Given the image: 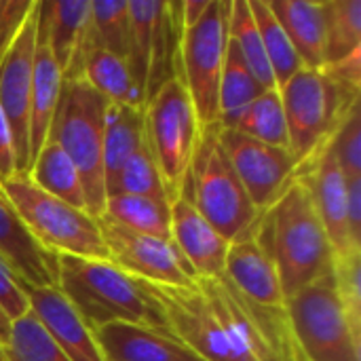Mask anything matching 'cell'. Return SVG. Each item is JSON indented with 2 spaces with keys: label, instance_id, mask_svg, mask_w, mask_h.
Listing matches in <instances>:
<instances>
[{
  "label": "cell",
  "instance_id": "21",
  "mask_svg": "<svg viewBox=\"0 0 361 361\" xmlns=\"http://www.w3.org/2000/svg\"><path fill=\"white\" fill-rule=\"evenodd\" d=\"M224 275L239 292H243L247 298L260 305L267 307L286 305V296L281 290L275 262L256 239L254 224L228 243Z\"/></svg>",
  "mask_w": 361,
  "mask_h": 361
},
{
  "label": "cell",
  "instance_id": "42",
  "mask_svg": "<svg viewBox=\"0 0 361 361\" xmlns=\"http://www.w3.org/2000/svg\"><path fill=\"white\" fill-rule=\"evenodd\" d=\"M347 222L351 241L361 247V176L347 178Z\"/></svg>",
  "mask_w": 361,
  "mask_h": 361
},
{
  "label": "cell",
  "instance_id": "44",
  "mask_svg": "<svg viewBox=\"0 0 361 361\" xmlns=\"http://www.w3.org/2000/svg\"><path fill=\"white\" fill-rule=\"evenodd\" d=\"M0 361H6V357H4V351H2V347H0Z\"/></svg>",
  "mask_w": 361,
  "mask_h": 361
},
{
  "label": "cell",
  "instance_id": "3",
  "mask_svg": "<svg viewBox=\"0 0 361 361\" xmlns=\"http://www.w3.org/2000/svg\"><path fill=\"white\" fill-rule=\"evenodd\" d=\"M108 104L82 78H63L49 140L74 163L85 188V209L95 220L104 216V127Z\"/></svg>",
  "mask_w": 361,
  "mask_h": 361
},
{
  "label": "cell",
  "instance_id": "31",
  "mask_svg": "<svg viewBox=\"0 0 361 361\" xmlns=\"http://www.w3.org/2000/svg\"><path fill=\"white\" fill-rule=\"evenodd\" d=\"M231 129L241 131L243 135H247L252 140H258L262 144L290 150L288 125H286V114H283V104H281L279 89L262 91L247 106V110L241 114V118Z\"/></svg>",
  "mask_w": 361,
  "mask_h": 361
},
{
  "label": "cell",
  "instance_id": "37",
  "mask_svg": "<svg viewBox=\"0 0 361 361\" xmlns=\"http://www.w3.org/2000/svg\"><path fill=\"white\" fill-rule=\"evenodd\" d=\"M332 277L351 332L361 341V250L334 256Z\"/></svg>",
  "mask_w": 361,
  "mask_h": 361
},
{
  "label": "cell",
  "instance_id": "20",
  "mask_svg": "<svg viewBox=\"0 0 361 361\" xmlns=\"http://www.w3.org/2000/svg\"><path fill=\"white\" fill-rule=\"evenodd\" d=\"M104 361H203L173 332L133 324H110L93 330Z\"/></svg>",
  "mask_w": 361,
  "mask_h": 361
},
{
  "label": "cell",
  "instance_id": "9",
  "mask_svg": "<svg viewBox=\"0 0 361 361\" xmlns=\"http://www.w3.org/2000/svg\"><path fill=\"white\" fill-rule=\"evenodd\" d=\"M286 313L307 361H361V341L351 332L332 273L286 298Z\"/></svg>",
  "mask_w": 361,
  "mask_h": 361
},
{
  "label": "cell",
  "instance_id": "4",
  "mask_svg": "<svg viewBox=\"0 0 361 361\" xmlns=\"http://www.w3.org/2000/svg\"><path fill=\"white\" fill-rule=\"evenodd\" d=\"M218 129L220 123L201 129V137L180 192H184L199 214L231 243L247 231L260 214L233 169Z\"/></svg>",
  "mask_w": 361,
  "mask_h": 361
},
{
  "label": "cell",
  "instance_id": "36",
  "mask_svg": "<svg viewBox=\"0 0 361 361\" xmlns=\"http://www.w3.org/2000/svg\"><path fill=\"white\" fill-rule=\"evenodd\" d=\"M127 36H129L127 0H91L93 44L125 59Z\"/></svg>",
  "mask_w": 361,
  "mask_h": 361
},
{
  "label": "cell",
  "instance_id": "13",
  "mask_svg": "<svg viewBox=\"0 0 361 361\" xmlns=\"http://www.w3.org/2000/svg\"><path fill=\"white\" fill-rule=\"evenodd\" d=\"M220 142L258 214L267 212L300 169V161L288 148L262 144L241 131L218 129Z\"/></svg>",
  "mask_w": 361,
  "mask_h": 361
},
{
  "label": "cell",
  "instance_id": "6",
  "mask_svg": "<svg viewBox=\"0 0 361 361\" xmlns=\"http://www.w3.org/2000/svg\"><path fill=\"white\" fill-rule=\"evenodd\" d=\"M2 188L32 237L44 250L55 256L108 260L99 222L85 209L42 192L25 173L4 180Z\"/></svg>",
  "mask_w": 361,
  "mask_h": 361
},
{
  "label": "cell",
  "instance_id": "23",
  "mask_svg": "<svg viewBox=\"0 0 361 361\" xmlns=\"http://www.w3.org/2000/svg\"><path fill=\"white\" fill-rule=\"evenodd\" d=\"M63 85V74L51 57L49 47L36 34V53L32 70V93H30V123H27V146H30V165L36 159L38 150L44 146L51 133L53 116L57 110L59 93ZM30 169V167H27Z\"/></svg>",
  "mask_w": 361,
  "mask_h": 361
},
{
  "label": "cell",
  "instance_id": "24",
  "mask_svg": "<svg viewBox=\"0 0 361 361\" xmlns=\"http://www.w3.org/2000/svg\"><path fill=\"white\" fill-rule=\"evenodd\" d=\"M146 144L144 110L108 104L104 127V186L112 184L121 167Z\"/></svg>",
  "mask_w": 361,
  "mask_h": 361
},
{
  "label": "cell",
  "instance_id": "41",
  "mask_svg": "<svg viewBox=\"0 0 361 361\" xmlns=\"http://www.w3.org/2000/svg\"><path fill=\"white\" fill-rule=\"evenodd\" d=\"M17 173V152L13 129L0 108V184Z\"/></svg>",
  "mask_w": 361,
  "mask_h": 361
},
{
  "label": "cell",
  "instance_id": "33",
  "mask_svg": "<svg viewBox=\"0 0 361 361\" xmlns=\"http://www.w3.org/2000/svg\"><path fill=\"white\" fill-rule=\"evenodd\" d=\"M357 51H361V0L326 2V66L338 63Z\"/></svg>",
  "mask_w": 361,
  "mask_h": 361
},
{
  "label": "cell",
  "instance_id": "26",
  "mask_svg": "<svg viewBox=\"0 0 361 361\" xmlns=\"http://www.w3.org/2000/svg\"><path fill=\"white\" fill-rule=\"evenodd\" d=\"M25 176L42 192L57 197L78 209H85V188L80 173L68 159V154L53 140L44 142Z\"/></svg>",
  "mask_w": 361,
  "mask_h": 361
},
{
  "label": "cell",
  "instance_id": "38",
  "mask_svg": "<svg viewBox=\"0 0 361 361\" xmlns=\"http://www.w3.org/2000/svg\"><path fill=\"white\" fill-rule=\"evenodd\" d=\"M343 173L347 178L361 176V112L360 102H355L343 121L338 123L336 131L328 140Z\"/></svg>",
  "mask_w": 361,
  "mask_h": 361
},
{
  "label": "cell",
  "instance_id": "17",
  "mask_svg": "<svg viewBox=\"0 0 361 361\" xmlns=\"http://www.w3.org/2000/svg\"><path fill=\"white\" fill-rule=\"evenodd\" d=\"M171 243L190 264L197 279L224 275L228 241L199 214L184 192L171 201Z\"/></svg>",
  "mask_w": 361,
  "mask_h": 361
},
{
  "label": "cell",
  "instance_id": "16",
  "mask_svg": "<svg viewBox=\"0 0 361 361\" xmlns=\"http://www.w3.org/2000/svg\"><path fill=\"white\" fill-rule=\"evenodd\" d=\"M36 34L49 47L63 78H78L85 51L91 44V2L38 0Z\"/></svg>",
  "mask_w": 361,
  "mask_h": 361
},
{
  "label": "cell",
  "instance_id": "5",
  "mask_svg": "<svg viewBox=\"0 0 361 361\" xmlns=\"http://www.w3.org/2000/svg\"><path fill=\"white\" fill-rule=\"evenodd\" d=\"M233 345L250 361H307L286 307H267L239 292L226 275L197 279Z\"/></svg>",
  "mask_w": 361,
  "mask_h": 361
},
{
  "label": "cell",
  "instance_id": "22",
  "mask_svg": "<svg viewBox=\"0 0 361 361\" xmlns=\"http://www.w3.org/2000/svg\"><path fill=\"white\" fill-rule=\"evenodd\" d=\"M269 6L296 49L302 68L322 70L326 66V2L269 0Z\"/></svg>",
  "mask_w": 361,
  "mask_h": 361
},
{
  "label": "cell",
  "instance_id": "43",
  "mask_svg": "<svg viewBox=\"0 0 361 361\" xmlns=\"http://www.w3.org/2000/svg\"><path fill=\"white\" fill-rule=\"evenodd\" d=\"M8 332H11V322L8 317L0 311V347H4L6 338H8Z\"/></svg>",
  "mask_w": 361,
  "mask_h": 361
},
{
  "label": "cell",
  "instance_id": "8",
  "mask_svg": "<svg viewBox=\"0 0 361 361\" xmlns=\"http://www.w3.org/2000/svg\"><path fill=\"white\" fill-rule=\"evenodd\" d=\"M228 15L231 0H209L205 13L180 32L178 76L190 95L201 129L220 121L218 91L228 44Z\"/></svg>",
  "mask_w": 361,
  "mask_h": 361
},
{
  "label": "cell",
  "instance_id": "11",
  "mask_svg": "<svg viewBox=\"0 0 361 361\" xmlns=\"http://www.w3.org/2000/svg\"><path fill=\"white\" fill-rule=\"evenodd\" d=\"M146 286L163 307L173 336L195 355L203 361H250L228 338L197 281L184 288L148 281Z\"/></svg>",
  "mask_w": 361,
  "mask_h": 361
},
{
  "label": "cell",
  "instance_id": "25",
  "mask_svg": "<svg viewBox=\"0 0 361 361\" xmlns=\"http://www.w3.org/2000/svg\"><path fill=\"white\" fill-rule=\"evenodd\" d=\"M78 78H82L91 89H95L110 104H123L144 110V102L135 89L127 61L110 51L95 47L93 38L85 51Z\"/></svg>",
  "mask_w": 361,
  "mask_h": 361
},
{
  "label": "cell",
  "instance_id": "19",
  "mask_svg": "<svg viewBox=\"0 0 361 361\" xmlns=\"http://www.w3.org/2000/svg\"><path fill=\"white\" fill-rule=\"evenodd\" d=\"M0 256L27 288L57 286V256L44 250L27 231L0 184Z\"/></svg>",
  "mask_w": 361,
  "mask_h": 361
},
{
  "label": "cell",
  "instance_id": "34",
  "mask_svg": "<svg viewBox=\"0 0 361 361\" xmlns=\"http://www.w3.org/2000/svg\"><path fill=\"white\" fill-rule=\"evenodd\" d=\"M110 195H140V197H154L171 203L165 180L148 148V142L121 167V171L116 173V178L106 190V199Z\"/></svg>",
  "mask_w": 361,
  "mask_h": 361
},
{
  "label": "cell",
  "instance_id": "35",
  "mask_svg": "<svg viewBox=\"0 0 361 361\" xmlns=\"http://www.w3.org/2000/svg\"><path fill=\"white\" fill-rule=\"evenodd\" d=\"M2 351L6 361H70L30 311L11 322Z\"/></svg>",
  "mask_w": 361,
  "mask_h": 361
},
{
  "label": "cell",
  "instance_id": "14",
  "mask_svg": "<svg viewBox=\"0 0 361 361\" xmlns=\"http://www.w3.org/2000/svg\"><path fill=\"white\" fill-rule=\"evenodd\" d=\"M36 21L38 0L17 38L0 59V108L13 129L17 173H27L30 146H27V123H30V93H32V70L36 53Z\"/></svg>",
  "mask_w": 361,
  "mask_h": 361
},
{
  "label": "cell",
  "instance_id": "7",
  "mask_svg": "<svg viewBox=\"0 0 361 361\" xmlns=\"http://www.w3.org/2000/svg\"><path fill=\"white\" fill-rule=\"evenodd\" d=\"M288 140L292 154L307 163L336 131L347 110L360 102V91L343 85L330 72L307 70L296 72L279 87Z\"/></svg>",
  "mask_w": 361,
  "mask_h": 361
},
{
  "label": "cell",
  "instance_id": "27",
  "mask_svg": "<svg viewBox=\"0 0 361 361\" xmlns=\"http://www.w3.org/2000/svg\"><path fill=\"white\" fill-rule=\"evenodd\" d=\"M104 216L129 231L171 241V203L140 195H110Z\"/></svg>",
  "mask_w": 361,
  "mask_h": 361
},
{
  "label": "cell",
  "instance_id": "18",
  "mask_svg": "<svg viewBox=\"0 0 361 361\" xmlns=\"http://www.w3.org/2000/svg\"><path fill=\"white\" fill-rule=\"evenodd\" d=\"M30 313L70 361H104L93 332L78 317L68 298L53 288H25Z\"/></svg>",
  "mask_w": 361,
  "mask_h": 361
},
{
  "label": "cell",
  "instance_id": "29",
  "mask_svg": "<svg viewBox=\"0 0 361 361\" xmlns=\"http://www.w3.org/2000/svg\"><path fill=\"white\" fill-rule=\"evenodd\" d=\"M165 6V0H127L129 11V36H127V66L135 89L144 102L146 95V80H148V66L150 53L154 42V27L157 19Z\"/></svg>",
  "mask_w": 361,
  "mask_h": 361
},
{
  "label": "cell",
  "instance_id": "28",
  "mask_svg": "<svg viewBox=\"0 0 361 361\" xmlns=\"http://www.w3.org/2000/svg\"><path fill=\"white\" fill-rule=\"evenodd\" d=\"M267 89L260 87V82L250 72L247 63L243 61L239 49L228 38L222 76H220V91H218V108H220V125L222 127H235V123L241 118V114L247 110V106Z\"/></svg>",
  "mask_w": 361,
  "mask_h": 361
},
{
  "label": "cell",
  "instance_id": "12",
  "mask_svg": "<svg viewBox=\"0 0 361 361\" xmlns=\"http://www.w3.org/2000/svg\"><path fill=\"white\" fill-rule=\"evenodd\" d=\"M108 260L131 277L159 286H192L195 271L171 241L129 231L106 216L97 218Z\"/></svg>",
  "mask_w": 361,
  "mask_h": 361
},
{
  "label": "cell",
  "instance_id": "39",
  "mask_svg": "<svg viewBox=\"0 0 361 361\" xmlns=\"http://www.w3.org/2000/svg\"><path fill=\"white\" fill-rule=\"evenodd\" d=\"M25 288L27 286L15 269L0 256V311L8 317V322H15L30 311Z\"/></svg>",
  "mask_w": 361,
  "mask_h": 361
},
{
  "label": "cell",
  "instance_id": "1",
  "mask_svg": "<svg viewBox=\"0 0 361 361\" xmlns=\"http://www.w3.org/2000/svg\"><path fill=\"white\" fill-rule=\"evenodd\" d=\"M254 233L275 262L286 298L332 273L334 252L300 173L256 218Z\"/></svg>",
  "mask_w": 361,
  "mask_h": 361
},
{
  "label": "cell",
  "instance_id": "32",
  "mask_svg": "<svg viewBox=\"0 0 361 361\" xmlns=\"http://www.w3.org/2000/svg\"><path fill=\"white\" fill-rule=\"evenodd\" d=\"M228 38L239 49L243 61L247 63L254 78L260 82L262 89H277L273 70L269 66L250 0H231V15H228Z\"/></svg>",
  "mask_w": 361,
  "mask_h": 361
},
{
  "label": "cell",
  "instance_id": "10",
  "mask_svg": "<svg viewBox=\"0 0 361 361\" xmlns=\"http://www.w3.org/2000/svg\"><path fill=\"white\" fill-rule=\"evenodd\" d=\"M146 142L173 201L197 150L201 127L180 76L167 80L144 106Z\"/></svg>",
  "mask_w": 361,
  "mask_h": 361
},
{
  "label": "cell",
  "instance_id": "2",
  "mask_svg": "<svg viewBox=\"0 0 361 361\" xmlns=\"http://www.w3.org/2000/svg\"><path fill=\"white\" fill-rule=\"evenodd\" d=\"M57 288L91 332L110 324L169 330L165 311L146 281L127 275L110 260L57 256Z\"/></svg>",
  "mask_w": 361,
  "mask_h": 361
},
{
  "label": "cell",
  "instance_id": "15",
  "mask_svg": "<svg viewBox=\"0 0 361 361\" xmlns=\"http://www.w3.org/2000/svg\"><path fill=\"white\" fill-rule=\"evenodd\" d=\"M298 173L305 178L315 212L328 235L334 256H345L349 252L361 250L351 241L347 222V176L343 173L330 144L326 142L307 163L300 165Z\"/></svg>",
  "mask_w": 361,
  "mask_h": 361
},
{
  "label": "cell",
  "instance_id": "40",
  "mask_svg": "<svg viewBox=\"0 0 361 361\" xmlns=\"http://www.w3.org/2000/svg\"><path fill=\"white\" fill-rule=\"evenodd\" d=\"M36 0H0V59L17 38Z\"/></svg>",
  "mask_w": 361,
  "mask_h": 361
},
{
  "label": "cell",
  "instance_id": "30",
  "mask_svg": "<svg viewBox=\"0 0 361 361\" xmlns=\"http://www.w3.org/2000/svg\"><path fill=\"white\" fill-rule=\"evenodd\" d=\"M250 8L269 59V66L273 70L275 76V85L277 89L283 87L296 72L302 70V61L296 53V49L292 47L288 34L283 32L281 23L277 21V17L273 15L269 0H250Z\"/></svg>",
  "mask_w": 361,
  "mask_h": 361
}]
</instances>
